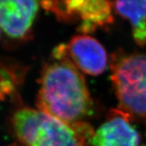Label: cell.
<instances>
[{"mask_svg": "<svg viewBox=\"0 0 146 146\" xmlns=\"http://www.w3.org/2000/svg\"><path fill=\"white\" fill-rule=\"evenodd\" d=\"M40 111L72 125L92 114L93 101L84 77L68 58L45 64L38 80Z\"/></svg>", "mask_w": 146, "mask_h": 146, "instance_id": "cell-1", "label": "cell"}, {"mask_svg": "<svg viewBox=\"0 0 146 146\" xmlns=\"http://www.w3.org/2000/svg\"><path fill=\"white\" fill-rule=\"evenodd\" d=\"M112 85L120 110L132 119L146 120V54H113Z\"/></svg>", "mask_w": 146, "mask_h": 146, "instance_id": "cell-3", "label": "cell"}, {"mask_svg": "<svg viewBox=\"0 0 146 146\" xmlns=\"http://www.w3.org/2000/svg\"><path fill=\"white\" fill-rule=\"evenodd\" d=\"M67 58L78 70L96 76L105 71L108 55L97 40L85 35L73 36L66 44Z\"/></svg>", "mask_w": 146, "mask_h": 146, "instance_id": "cell-7", "label": "cell"}, {"mask_svg": "<svg viewBox=\"0 0 146 146\" xmlns=\"http://www.w3.org/2000/svg\"><path fill=\"white\" fill-rule=\"evenodd\" d=\"M16 78L8 69L0 66V90L5 95H12L15 92Z\"/></svg>", "mask_w": 146, "mask_h": 146, "instance_id": "cell-9", "label": "cell"}, {"mask_svg": "<svg viewBox=\"0 0 146 146\" xmlns=\"http://www.w3.org/2000/svg\"><path fill=\"white\" fill-rule=\"evenodd\" d=\"M132 119L119 109H112L104 123L89 141L92 146H140V136L131 124Z\"/></svg>", "mask_w": 146, "mask_h": 146, "instance_id": "cell-6", "label": "cell"}, {"mask_svg": "<svg viewBox=\"0 0 146 146\" xmlns=\"http://www.w3.org/2000/svg\"><path fill=\"white\" fill-rule=\"evenodd\" d=\"M112 5L116 14L130 21L135 42L145 46L146 1H115Z\"/></svg>", "mask_w": 146, "mask_h": 146, "instance_id": "cell-8", "label": "cell"}, {"mask_svg": "<svg viewBox=\"0 0 146 146\" xmlns=\"http://www.w3.org/2000/svg\"><path fill=\"white\" fill-rule=\"evenodd\" d=\"M1 30H2V29H1V28H0V36H1Z\"/></svg>", "mask_w": 146, "mask_h": 146, "instance_id": "cell-12", "label": "cell"}, {"mask_svg": "<svg viewBox=\"0 0 146 146\" xmlns=\"http://www.w3.org/2000/svg\"><path fill=\"white\" fill-rule=\"evenodd\" d=\"M9 146H17V145L14 144V145H9Z\"/></svg>", "mask_w": 146, "mask_h": 146, "instance_id": "cell-11", "label": "cell"}, {"mask_svg": "<svg viewBox=\"0 0 146 146\" xmlns=\"http://www.w3.org/2000/svg\"><path fill=\"white\" fill-rule=\"evenodd\" d=\"M112 2L104 0L60 1L56 9V18L64 23H73L80 19L78 31L87 35L99 27L113 23Z\"/></svg>", "mask_w": 146, "mask_h": 146, "instance_id": "cell-4", "label": "cell"}, {"mask_svg": "<svg viewBox=\"0 0 146 146\" xmlns=\"http://www.w3.org/2000/svg\"><path fill=\"white\" fill-rule=\"evenodd\" d=\"M5 95L2 92V90H0V102H2V101L5 100Z\"/></svg>", "mask_w": 146, "mask_h": 146, "instance_id": "cell-10", "label": "cell"}, {"mask_svg": "<svg viewBox=\"0 0 146 146\" xmlns=\"http://www.w3.org/2000/svg\"><path fill=\"white\" fill-rule=\"evenodd\" d=\"M39 8L35 0H0V28L14 40L31 38Z\"/></svg>", "mask_w": 146, "mask_h": 146, "instance_id": "cell-5", "label": "cell"}, {"mask_svg": "<svg viewBox=\"0 0 146 146\" xmlns=\"http://www.w3.org/2000/svg\"><path fill=\"white\" fill-rule=\"evenodd\" d=\"M11 125L17 146H90L70 125L38 110L18 109Z\"/></svg>", "mask_w": 146, "mask_h": 146, "instance_id": "cell-2", "label": "cell"}]
</instances>
